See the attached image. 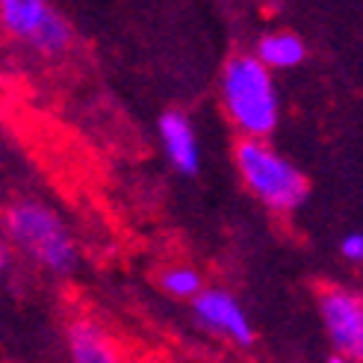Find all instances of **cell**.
Segmentation results:
<instances>
[{"instance_id": "1", "label": "cell", "mask_w": 363, "mask_h": 363, "mask_svg": "<svg viewBox=\"0 0 363 363\" xmlns=\"http://www.w3.org/2000/svg\"><path fill=\"white\" fill-rule=\"evenodd\" d=\"M4 230L12 248L21 251L30 263H35L48 275L65 278L80 263L74 233L68 230L62 216L42 198L21 195L9 201Z\"/></svg>"}, {"instance_id": "2", "label": "cell", "mask_w": 363, "mask_h": 363, "mask_svg": "<svg viewBox=\"0 0 363 363\" xmlns=\"http://www.w3.org/2000/svg\"><path fill=\"white\" fill-rule=\"evenodd\" d=\"M219 95L228 121L242 133V139H269L281 118V101L272 68H266L257 53H233L222 68Z\"/></svg>"}, {"instance_id": "3", "label": "cell", "mask_w": 363, "mask_h": 363, "mask_svg": "<svg viewBox=\"0 0 363 363\" xmlns=\"http://www.w3.org/2000/svg\"><path fill=\"white\" fill-rule=\"evenodd\" d=\"M233 162L245 189L275 213H293L307 198V177L266 139H240Z\"/></svg>"}, {"instance_id": "4", "label": "cell", "mask_w": 363, "mask_h": 363, "mask_svg": "<svg viewBox=\"0 0 363 363\" xmlns=\"http://www.w3.org/2000/svg\"><path fill=\"white\" fill-rule=\"evenodd\" d=\"M0 24L12 42L57 60L74 45V27L50 0H0Z\"/></svg>"}, {"instance_id": "5", "label": "cell", "mask_w": 363, "mask_h": 363, "mask_svg": "<svg viewBox=\"0 0 363 363\" xmlns=\"http://www.w3.org/2000/svg\"><path fill=\"white\" fill-rule=\"evenodd\" d=\"M319 316L334 352L363 360V296L346 286L322 289Z\"/></svg>"}, {"instance_id": "6", "label": "cell", "mask_w": 363, "mask_h": 363, "mask_svg": "<svg viewBox=\"0 0 363 363\" xmlns=\"http://www.w3.org/2000/svg\"><path fill=\"white\" fill-rule=\"evenodd\" d=\"M192 316L204 331L237 342V346H251L254 342V328L248 313L225 286H207L192 301Z\"/></svg>"}, {"instance_id": "7", "label": "cell", "mask_w": 363, "mask_h": 363, "mask_svg": "<svg viewBox=\"0 0 363 363\" xmlns=\"http://www.w3.org/2000/svg\"><path fill=\"white\" fill-rule=\"evenodd\" d=\"M157 136L169 166L184 177H195L201 169V148H198V136L189 116L180 110H166L157 118Z\"/></svg>"}, {"instance_id": "8", "label": "cell", "mask_w": 363, "mask_h": 363, "mask_svg": "<svg viewBox=\"0 0 363 363\" xmlns=\"http://www.w3.org/2000/svg\"><path fill=\"white\" fill-rule=\"evenodd\" d=\"M65 346L71 363H121L118 346L101 322L77 316L65 328Z\"/></svg>"}, {"instance_id": "9", "label": "cell", "mask_w": 363, "mask_h": 363, "mask_svg": "<svg viewBox=\"0 0 363 363\" xmlns=\"http://www.w3.org/2000/svg\"><path fill=\"white\" fill-rule=\"evenodd\" d=\"M257 60L272 68V71H289L304 62L307 48L301 42V35H296L293 30H269L257 39Z\"/></svg>"}, {"instance_id": "10", "label": "cell", "mask_w": 363, "mask_h": 363, "mask_svg": "<svg viewBox=\"0 0 363 363\" xmlns=\"http://www.w3.org/2000/svg\"><path fill=\"white\" fill-rule=\"evenodd\" d=\"M160 289L172 298H184V301H195L204 293V278L201 272L192 266H169L160 272Z\"/></svg>"}, {"instance_id": "11", "label": "cell", "mask_w": 363, "mask_h": 363, "mask_svg": "<svg viewBox=\"0 0 363 363\" xmlns=\"http://www.w3.org/2000/svg\"><path fill=\"white\" fill-rule=\"evenodd\" d=\"M340 254L349 263H363V233H346L340 242Z\"/></svg>"}, {"instance_id": "12", "label": "cell", "mask_w": 363, "mask_h": 363, "mask_svg": "<svg viewBox=\"0 0 363 363\" xmlns=\"http://www.w3.org/2000/svg\"><path fill=\"white\" fill-rule=\"evenodd\" d=\"M328 363H360V360H354V357H346V354H337V352H334V354L328 357Z\"/></svg>"}]
</instances>
